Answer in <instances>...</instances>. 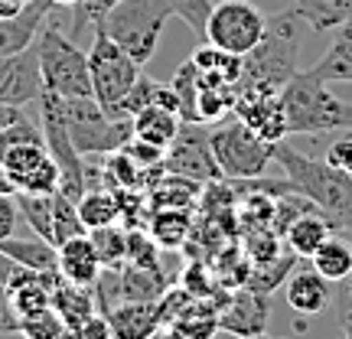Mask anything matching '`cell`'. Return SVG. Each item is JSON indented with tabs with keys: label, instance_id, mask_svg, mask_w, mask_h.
<instances>
[{
	"label": "cell",
	"instance_id": "6da1fadb",
	"mask_svg": "<svg viewBox=\"0 0 352 339\" xmlns=\"http://www.w3.org/2000/svg\"><path fill=\"white\" fill-rule=\"evenodd\" d=\"M303 30L307 20L294 7L277 17H267L261 43L248 56H241V76L235 82V91H280L287 85L297 76Z\"/></svg>",
	"mask_w": 352,
	"mask_h": 339
},
{
	"label": "cell",
	"instance_id": "7a4b0ae2",
	"mask_svg": "<svg viewBox=\"0 0 352 339\" xmlns=\"http://www.w3.org/2000/svg\"><path fill=\"white\" fill-rule=\"evenodd\" d=\"M274 160L284 166L290 186L303 193L307 199H314L320 206V212L333 222V228L352 219V179L346 173L329 166L327 160L300 153L297 147H290L287 140L274 144Z\"/></svg>",
	"mask_w": 352,
	"mask_h": 339
},
{
	"label": "cell",
	"instance_id": "3957f363",
	"mask_svg": "<svg viewBox=\"0 0 352 339\" xmlns=\"http://www.w3.org/2000/svg\"><path fill=\"white\" fill-rule=\"evenodd\" d=\"M287 134H340L352 131V105L336 98L327 82L314 78L310 72H297L280 88Z\"/></svg>",
	"mask_w": 352,
	"mask_h": 339
},
{
	"label": "cell",
	"instance_id": "277c9868",
	"mask_svg": "<svg viewBox=\"0 0 352 339\" xmlns=\"http://www.w3.org/2000/svg\"><path fill=\"white\" fill-rule=\"evenodd\" d=\"M176 17L173 0H118L101 17V30L121 46L138 65H147L164 36V26Z\"/></svg>",
	"mask_w": 352,
	"mask_h": 339
},
{
	"label": "cell",
	"instance_id": "5b68a950",
	"mask_svg": "<svg viewBox=\"0 0 352 339\" xmlns=\"http://www.w3.org/2000/svg\"><path fill=\"white\" fill-rule=\"evenodd\" d=\"M39 72H43V91L56 98H91V78H88V52L76 46L59 26H46L36 36Z\"/></svg>",
	"mask_w": 352,
	"mask_h": 339
},
{
	"label": "cell",
	"instance_id": "8992f818",
	"mask_svg": "<svg viewBox=\"0 0 352 339\" xmlns=\"http://www.w3.org/2000/svg\"><path fill=\"white\" fill-rule=\"evenodd\" d=\"M69 138L82 157L124 151L134 140V118H111L95 98H59Z\"/></svg>",
	"mask_w": 352,
	"mask_h": 339
},
{
	"label": "cell",
	"instance_id": "52a82bcc",
	"mask_svg": "<svg viewBox=\"0 0 352 339\" xmlns=\"http://www.w3.org/2000/svg\"><path fill=\"white\" fill-rule=\"evenodd\" d=\"M209 140H212V153L219 170H222V179H228V183L254 179L274 160V144L258 138L252 127L245 124L241 118H235V114L215 121L212 131H209Z\"/></svg>",
	"mask_w": 352,
	"mask_h": 339
},
{
	"label": "cell",
	"instance_id": "ba28073f",
	"mask_svg": "<svg viewBox=\"0 0 352 339\" xmlns=\"http://www.w3.org/2000/svg\"><path fill=\"white\" fill-rule=\"evenodd\" d=\"M118 43H114L104 30H95L91 36V50H88V78H91V98L98 101L104 111L114 118V108L124 101V95L134 88L144 72Z\"/></svg>",
	"mask_w": 352,
	"mask_h": 339
},
{
	"label": "cell",
	"instance_id": "9c48e42d",
	"mask_svg": "<svg viewBox=\"0 0 352 339\" xmlns=\"http://www.w3.org/2000/svg\"><path fill=\"white\" fill-rule=\"evenodd\" d=\"M264 30H267V17L252 0H219L212 3L209 23H206V43L232 56H248L261 43Z\"/></svg>",
	"mask_w": 352,
	"mask_h": 339
},
{
	"label": "cell",
	"instance_id": "30bf717a",
	"mask_svg": "<svg viewBox=\"0 0 352 339\" xmlns=\"http://www.w3.org/2000/svg\"><path fill=\"white\" fill-rule=\"evenodd\" d=\"M39 121H43V138H46V151L52 153V160L59 164V173H63V183H59V193H65L69 199H82V193L88 189L85 183V157L76 151V144L69 138V127H65L63 118V101L43 91L39 95Z\"/></svg>",
	"mask_w": 352,
	"mask_h": 339
},
{
	"label": "cell",
	"instance_id": "8fae6325",
	"mask_svg": "<svg viewBox=\"0 0 352 339\" xmlns=\"http://www.w3.org/2000/svg\"><path fill=\"white\" fill-rule=\"evenodd\" d=\"M160 166H164L166 173L189 176L196 183H222V170L215 164L212 140H209V124H202V121H183L179 134L166 147Z\"/></svg>",
	"mask_w": 352,
	"mask_h": 339
},
{
	"label": "cell",
	"instance_id": "7c38bea8",
	"mask_svg": "<svg viewBox=\"0 0 352 339\" xmlns=\"http://www.w3.org/2000/svg\"><path fill=\"white\" fill-rule=\"evenodd\" d=\"M0 164L7 166L16 193H56L59 183H63L59 164H56L52 153L46 151V140L13 147Z\"/></svg>",
	"mask_w": 352,
	"mask_h": 339
},
{
	"label": "cell",
	"instance_id": "4fadbf2b",
	"mask_svg": "<svg viewBox=\"0 0 352 339\" xmlns=\"http://www.w3.org/2000/svg\"><path fill=\"white\" fill-rule=\"evenodd\" d=\"M43 95V72H39L36 43L23 52L0 56V101L7 105H30Z\"/></svg>",
	"mask_w": 352,
	"mask_h": 339
},
{
	"label": "cell",
	"instance_id": "5bb4252c",
	"mask_svg": "<svg viewBox=\"0 0 352 339\" xmlns=\"http://www.w3.org/2000/svg\"><path fill=\"white\" fill-rule=\"evenodd\" d=\"M232 114L241 118L258 138L271 140V144L290 138L280 91H235V111Z\"/></svg>",
	"mask_w": 352,
	"mask_h": 339
},
{
	"label": "cell",
	"instance_id": "9a60e30c",
	"mask_svg": "<svg viewBox=\"0 0 352 339\" xmlns=\"http://www.w3.org/2000/svg\"><path fill=\"white\" fill-rule=\"evenodd\" d=\"M219 329L228 336H258L267 329V294L239 287L235 294H228V300L219 310Z\"/></svg>",
	"mask_w": 352,
	"mask_h": 339
},
{
	"label": "cell",
	"instance_id": "2e32d148",
	"mask_svg": "<svg viewBox=\"0 0 352 339\" xmlns=\"http://www.w3.org/2000/svg\"><path fill=\"white\" fill-rule=\"evenodd\" d=\"M284 300L294 314L300 316H320L333 303V281L310 267H294L284 281Z\"/></svg>",
	"mask_w": 352,
	"mask_h": 339
},
{
	"label": "cell",
	"instance_id": "e0dca14e",
	"mask_svg": "<svg viewBox=\"0 0 352 339\" xmlns=\"http://www.w3.org/2000/svg\"><path fill=\"white\" fill-rule=\"evenodd\" d=\"M114 339H151L164 329L160 300H124L104 310Z\"/></svg>",
	"mask_w": 352,
	"mask_h": 339
},
{
	"label": "cell",
	"instance_id": "ac0fdd59",
	"mask_svg": "<svg viewBox=\"0 0 352 339\" xmlns=\"http://www.w3.org/2000/svg\"><path fill=\"white\" fill-rule=\"evenodd\" d=\"M56 7L52 0H33L23 13H16L10 20H0V56L23 52L36 43L43 23L50 20V10Z\"/></svg>",
	"mask_w": 352,
	"mask_h": 339
},
{
	"label": "cell",
	"instance_id": "d6986e66",
	"mask_svg": "<svg viewBox=\"0 0 352 339\" xmlns=\"http://www.w3.org/2000/svg\"><path fill=\"white\" fill-rule=\"evenodd\" d=\"M101 274L98 252L88 235H76L59 245V277L69 284H82V287H95Z\"/></svg>",
	"mask_w": 352,
	"mask_h": 339
},
{
	"label": "cell",
	"instance_id": "ffe728a7",
	"mask_svg": "<svg viewBox=\"0 0 352 339\" xmlns=\"http://www.w3.org/2000/svg\"><path fill=\"white\" fill-rule=\"evenodd\" d=\"M320 82H352V20L333 30L329 50L307 69Z\"/></svg>",
	"mask_w": 352,
	"mask_h": 339
},
{
	"label": "cell",
	"instance_id": "44dd1931",
	"mask_svg": "<svg viewBox=\"0 0 352 339\" xmlns=\"http://www.w3.org/2000/svg\"><path fill=\"white\" fill-rule=\"evenodd\" d=\"M329 235H333V222H329L320 209H310V212L297 215V219L284 228V239H287L290 254L307 258V261L320 252V245H323Z\"/></svg>",
	"mask_w": 352,
	"mask_h": 339
},
{
	"label": "cell",
	"instance_id": "7402d4cb",
	"mask_svg": "<svg viewBox=\"0 0 352 339\" xmlns=\"http://www.w3.org/2000/svg\"><path fill=\"white\" fill-rule=\"evenodd\" d=\"M0 252L7 254L13 264H23L33 271H59V248L52 241L39 239H26V235H10V239L0 241Z\"/></svg>",
	"mask_w": 352,
	"mask_h": 339
},
{
	"label": "cell",
	"instance_id": "603a6c76",
	"mask_svg": "<svg viewBox=\"0 0 352 339\" xmlns=\"http://www.w3.org/2000/svg\"><path fill=\"white\" fill-rule=\"evenodd\" d=\"M183 127V118L173 108H164V105H147L144 111L134 114V138L147 140L153 147H170L173 138Z\"/></svg>",
	"mask_w": 352,
	"mask_h": 339
},
{
	"label": "cell",
	"instance_id": "cb8c5ba5",
	"mask_svg": "<svg viewBox=\"0 0 352 339\" xmlns=\"http://www.w3.org/2000/svg\"><path fill=\"white\" fill-rule=\"evenodd\" d=\"M52 310L63 316V323L76 329L82 327L88 316L98 314V300H95V287H82V284H69L59 277V284L52 290Z\"/></svg>",
	"mask_w": 352,
	"mask_h": 339
},
{
	"label": "cell",
	"instance_id": "d4e9b609",
	"mask_svg": "<svg viewBox=\"0 0 352 339\" xmlns=\"http://www.w3.org/2000/svg\"><path fill=\"white\" fill-rule=\"evenodd\" d=\"M294 10L314 33H329L352 20V0H294Z\"/></svg>",
	"mask_w": 352,
	"mask_h": 339
},
{
	"label": "cell",
	"instance_id": "484cf974",
	"mask_svg": "<svg viewBox=\"0 0 352 339\" xmlns=\"http://www.w3.org/2000/svg\"><path fill=\"white\" fill-rule=\"evenodd\" d=\"M310 264H314L320 274L327 277V281H333V284H340V281H349L352 277V245L342 235H329L323 245H320V252L310 258Z\"/></svg>",
	"mask_w": 352,
	"mask_h": 339
},
{
	"label": "cell",
	"instance_id": "4316f807",
	"mask_svg": "<svg viewBox=\"0 0 352 339\" xmlns=\"http://www.w3.org/2000/svg\"><path fill=\"white\" fill-rule=\"evenodd\" d=\"M78 215H82V222L85 228H101V226H111L121 219V209H118V193L108 186H91L82 193V199H78Z\"/></svg>",
	"mask_w": 352,
	"mask_h": 339
},
{
	"label": "cell",
	"instance_id": "83f0119b",
	"mask_svg": "<svg viewBox=\"0 0 352 339\" xmlns=\"http://www.w3.org/2000/svg\"><path fill=\"white\" fill-rule=\"evenodd\" d=\"M196 69H199V76H212V78H222L228 85H235L241 76V56H232V52L219 50L212 43H202L196 46V52L189 56Z\"/></svg>",
	"mask_w": 352,
	"mask_h": 339
},
{
	"label": "cell",
	"instance_id": "f1b7e54d",
	"mask_svg": "<svg viewBox=\"0 0 352 339\" xmlns=\"http://www.w3.org/2000/svg\"><path fill=\"white\" fill-rule=\"evenodd\" d=\"M16 206L23 226L39 239L52 241V193H16Z\"/></svg>",
	"mask_w": 352,
	"mask_h": 339
},
{
	"label": "cell",
	"instance_id": "f546056e",
	"mask_svg": "<svg viewBox=\"0 0 352 339\" xmlns=\"http://www.w3.org/2000/svg\"><path fill=\"white\" fill-rule=\"evenodd\" d=\"M88 239H91L95 252H98L101 267H124L127 264V228L124 226L111 222V226L91 228Z\"/></svg>",
	"mask_w": 352,
	"mask_h": 339
},
{
	"label": "cell",
	"instance_id": "4dcf8cb0",
	"mask_svg": "<svg viewBox=\"0 0 352 339\" xmlns=\"http://www.w3.org/2000/svg\"><path fill=\"white\" fill-rule=\"evenodd\" d=\"M76 235H88L85 222L78 215V202L69 199L65 193H52V245L59 248L63 241L76 239Z\"/></svg>",
	"mask_w": 352,
	"mask_h": 339
},
{
	"label": "cell",
	"instance_id": "1f68e13d",
	"mask_svg": "<svg viewBox=\"0 0 352 339\" xmlns=\"http://www.w3.org/2000/svg\"><path fill=\"white\" fill-rule=\"evenodd\" d=\"M294 258H297V254H294ZM294 258H290V254H277V258H271V261L254 264L241 287L258 290V294H271V290L280 287V284L287 281V274L294 271Z\"/></svg>",
	"mask_w": 352,
	"mask_h": 339
},
{
	"label": "cell",
	"instance_id": "d6a6232c",
	"mask_svg": "<svg viewBox=\"0 0 352 339\" xmlns=\"http://www.w3.org/2000/svg\"><path fill=\"white\" fill-rule=\"evenodd\" d=\"M189 232V212L186 209H153V222H151V235L157 239L160 248H176L179 241L186 239Z\"/></svg>",
	"mask_w": 352,
	"mask_h": 339
},
{
	"label": "cell",
	"instance_id": "836d02e7",
	"mask_svg": "<svg viewBox=\"0 0 352 339\" xmlns=\"http://www.w3.org/2000/svg\"><path fill=\"white\" fill-rule=\"evenodd\" d=\"M170 85H173L176 98H179V114H183V121H199L196 118V105H199V69L192 59L179 65L170 78Z\"/></svg>",
	"mask_w": 352,
	"mask_h": 339
},
{
	"label": "cell",
	"instance_id": "e575fe53",
	"mask_svg": "<svg viewBox=\"0 0 352 339\" xmlns=\"http://www.w3.org/2000/svg\"><path fill=\"white\" fill-rule=\"evenodd\" d=\"M39 140H46L43 138V127L33 124L26 114L23 118H16L13 124H7L3 131H0V160H3L13 147H20V144H39Z\"/></svg>",
	"mask_w": 352,
	"mask_h": 339
},
{
	"label": "cell",
	"instance_id": "d590c367",
	"mask_svg": "<svg viewBox=\"0 0 352 339\" xmlns=\"http://www.w3.org/2000/svg\"><path fill=\"white\" fill-rule=\"evenodd\" d=\"M173 10L196 36L206 39V23H209V13H212V0H173Z\"/></svg>",
	"mask_w": 352,
	"mask_h": 339
},
{
	"label": "cell",
	"instance_id": "8d00e7d4",
	"mask_svg": "<svg viewBox=\"0 0 352 339\" xmlns=\"http://www.w3.org/2000/svg\"><path fill=\"white\" fill-rule=\"evenodd\" d=\"M118 0H82L78 7H72V26H76V33H82L85 26H98L101 17L111 10Z\"/></svg>",
	"mask_w": 352,
	"mask_h": 339
},
{
	"label": "cell",
	"instance_id": "74e56055",
	"mask_svg": "<svg viewBox=\"0 0 352 339\" xmlns=\"http://www.w3.org/2000/svg\"><path fill=\"white\" fill-rule=\"evenodd\" d=\"M124 153L134 160L138 166H144V170H157V166L164 164V147H153V144H147V140H140L134 138L131 144L124 147Z\"/></svg>",
	"mask_w": 352,
	"mask_h": 339
},
{
	"label": "cell",
	"instance_id": "f35d334b",
	"mask_svg": "<svg viewBox=\"0 0 352 339\" xmlns=\"http://www.w3.org/2000/svg\"><path fill=\"white\" fill-rule=\"evenodd\" d=\"M20 206H16V193H0V241L16 235L20 228Z\"/></svg>",
	"mask_w": 352,
	"mask_h": 339
},
{
	"label": "cell",
	"instance_id": "ab89813d",
	"mask_svg": "<svg viewBox=\"0 0 352 339\" xmlns=\"http://www.w3.org/2000/svg\"><path fill=\"white\" fill-rule=\"evenodd\" d=\"M76 333H78V339H114L111 327H108V316L101 314V310L95 316H88L82 327H76Z\"/></svg>",
	"mask_w": 352,
	"mask_h": 339
},
{
	"label": "cell",
	"instance_id": "60d3db41",
	"mask_svg": "<svg viewBox=\"0 0 352 339\" xmlns=\"http://www.w3.org/2000/svg\"><path fill=\"white\" fill-rule=\"evenodd\" d=\"M0 333H16V316L10 314V300H7L3 284H0Z\"/></svg>",
	"mask_w": 352,
	"mask_h": 339
},
{
	"label": "cell",
	"instance_id": "b9f144b4",
	"mask_svg": "<svg viewBox=\"0 0 352 339\" xmlns=\"http://www.w3.org/2000/svg\"><path fill=\"white\" fill-rule=\"evenodd\" d=\"M340 314H342V339H352V297H349V290L342 294Z\"/></svg>",
	"mask_w": 352,
	"mask_h": 339
},
{
	"label": "cell",
	"instance_id": "7bdbcfd3",
	"mask_svg": "<svg viewBox=\"0 0 352 339\" xmlns=\"http://www.w3.org/2000/svg\"><path fill=\"white\" fill-rule=\"evenodd\" d=\"M26 7L23 3H16V0H0V20H10L16 13H23Z\"/></svg>",
	"mask_w": 352,
	"mask_h": 339
},
{
	"label": "cell",
	"instance_id": "ee69618b",
	"mask_svg": "<svg viewBox=\"0 0 352 339\" xmlns=\"http://www.w3.org/2000/svg\"><path fill=\"white\" fill-rule=\"evenodd\" d=\"M13 267H16V264L10 261V258H7V254L0 252V284H7V281H10V274H13Z\"/></svg>",
	"mask_w": 352,
	"mask_h": 339
},
{
	"label": "cell",
	"instance_id": "f6af8a7d",
	"mask_svg": "<svg viewBox=\"0 0 352 339\" xmlns=\"http://www.w3.org/2000/svg\"><path fill=\"white\" fill-rule=\"evenodd\" d=\"M0 193H16V186H13L10 173H7V166L0 164Z\"/></svg>",
	"mask_w": 352,
	"mask_h": 339
},
{
	"label": "cell",
	"instance_id": "bcb514c9",
	"mask_svg": "<svg viewBox=\"0 0 352 339\" xmlns=\"http://www.w3.org/2000/svg\"><path fill=\"white\" fill-rule=\"evenodd\" d=\"M52 3H56V7H69V10H72V7H78L82 0H52Z\"/></svg>",
	"mask_w": 352,
	"mask_h": 339
},
{
	"label": "cell",
	"instance_id": "7dc6e473",
	"mask_svg": "<svg viewBox=\"0 0 352 339\" xmlns=\"http://www.w3.org/2000/svg\"><path fill=\"white\" fill-rule=\"evenodd\" d=\"M248 339H271L267 333H258V336H248Z\"/></svg>",
	"mask_w": 352,
	"mask_h": 339
},
{
	"label": "cell",
	"instance_id": "c3c4849f",
	"mask_svg": "<svg viewBox=\"0 0 352 339\" xmlns=\"http://www.w3.org/2000/svg\"><path fill=\"white\" fill-rule=\"evenodd\" d=\"M16 3H23V7H30V3H33V0H16Z\"/></svg>",
	"mask_w": 352,
	"mask_h": 339
},
{
	"label": "cell",
	"instance_id": "681fc988",
	"mask_svg": "<svg viewBox=\"0 0 352 339\" xmlns=\"http://www.w3.org/2000/svg\"><path fill=\"white\" fill-rule=\"evenodd\" d=\"M349 297H352V277H349Z\"/></svg>",
	"mask_w": 352,
	"mask_h": 339
}]
</instances>
